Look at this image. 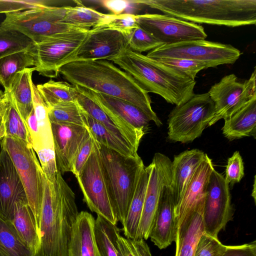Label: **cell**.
Here are the masks:
<instances>
[{
  "mask_svg": "<svg viewBox=\"0 0 256 256\" xmlns=\"http://www.w3.org/2000/svg\"><path fill=\"white\" fill-rule=\"evenodd\" d=\"M59 74L72 85L126 100L141 109L158 126L162 125L148 93L110 61H74L62 66Z\"/></svg>",
  "mask_w": 256,
  "mask_h": 256,
  "instance_id": "cell-1",
  "label": "cell"
},
{
  "mask_svg": "<svg viewBox=\"0 0 256 256\" xmlns=\"http://www.w3.org/2000/svg\"><path fill=\"white\" fill-rule=\"evenodd\" d=\"M43 181L40 244L34 256H68L72 232L79 214L75 194L59 171L54 182L44 174Z\"/></svg>",
  "mask_w": 256,
  "mask_h": 256,
  "instance_id": "cell-2",
  "label": "cell"
},
{
  "mask_svg": "<svg viewBox=\"0 0 256 256\" xmlns=\"http://www.w3.org/2000/svg\"><path fill=\"white\" fill-rule=\"evenodd\" d=\"M140 5L193 23L230 27L254 25L256 0H136Z\"/></svg>",
  "mask_w": 256,
  "mask_h": 256,
  "instance_id": "cell-3",
  "label": "cell"
},
{
  "mask_svg": "<svg viewBox=\"0 0 256 256\" xmlns=\"http://www.w3.org/2000/svg\"><path fill=\"white\" fill-rule=\"evenodd\" d=\"M132 76L147 92L180 106L194 94V79L129 48L110 60Z\"/></svg>",
  "mask_w": 256,
  "mask_h": 256,
  "instance_id": "cell-4",
  "label": "cell"
},
{
  "mask_svg": "<svg viewBox=\"0 0 256 256\" xmlns=\"http://www.w3.org/2000/svg\"><path fill=\"white\" fill-rule=\"evenodd\" d=\"M97 142L114 212L118 220L122 224L145 166L138 155L124 156Z\"/></svg>",
  "mask_w": 256,
  "mask_h": 256,
  "instance_id": "cell-5",
  "label": "cell"
},
{
  "mask_svg": "<svg viewBox=\"0 0 256 256\" xmlns=\"http://www.w3.org/2000/svg\"><path fill=\"white\" fill-rule=\"evenodd\" d=\"M0 146L8 154L17 170L40 236L44 173L36 152L32 146L10 136H5Z\"/></svg>",
  "mask_w": 256,
  "mask_h": 256,
  "instance_id": "cell-6",
  "label": "cell"
},
{
  "mask_svg": "<svg viewBox=\"0 0 256 256\" xmlns=\"http://www.w3.org/2000/svg\"><path fill=\"white\" fill-rule=\"evenodd\" d=\"M214 104L208 92L195 94L187 102L176 106L168 120L167 140L188 143L200 137L214 114Z\"/></svg>",
  "mask_w": 256,
  "mask_h": 256,
  "instance_id": "cell-7",
  "label": "cell"
},
{
  "mask_svg": "<svg viewBox=\"0 0 256 256\" xmlns=\"http://www.w3.org/2000/svg\"><path fill=\"white\" fill-rule=\"evenodd\" d=\"M89 209L114 224L118 222L108 183L94 140L92 151L79 174L76 176Z\"/></svg>",
  "mask_w": 256,
  "mask_h": 256,
  "instance_id": "cell-8",
  "label": "cell"
},
{
  "mask_svg": "<svg viewBox=\"0 0 256 256\" xmlns=\"http://www.w3.org/2000/svg\"><path fill=\"white\" fill-rule=\"evenodd\" d=\"M66 11V6H44L6 14L0 26L18 30L34 43L58 33L83 29L62 22Z\"/></svg>",
  "mask_w": 256,
  "mask_h": 256,
  "instance_id": "cell-9",
  "label": "cell"
},
{
  "mask_svg": "<svg viewBox=\"0 0 256 256\" xmlns=\"http://www.w3.org/2000/svg\"><path fill=\"white\" fill-rule=\"evenodd\" d=\"M240 56V51L230 44L205 40L162 45L150 51L146 55L152 59H189L206 62L210 64L211 68L223 64H232Z\"/></svg>",
  "mask_w": 256,
  "mask_h": 256,
  "instance_id": "cell-10",
  "label": "cell"
},
{
  "mask_svg": "<svg viewBox=\"0 0 256 256\" xmlns=\"http://www.w3.org/2000/svg\"><path fill=\"white\" fill-rule=\"evenodd\" d=\"M90 30L66 31L34 43L32 50L35 70L44 76L56 78L60 68L81 45Z\"/></svg>",
  "mask_w": 256,
  "mask_h": 256,
  "instance_id": "cell-11",
  "label": "cell"
},
{
  "mask_svg": "<svg viewBox=\"0 0 256 256\" xmlns=\"http://www.w3.org/2000/svg\"><path fill=\"white\" fill-rule=\"evenodd\" d=\"M214 104V114L208 126L228 118L256 95V69L248 79L240 81L230 74L212 85L208 92Z\"/></svg>",
  "mask_w": 256,
  "mask_h": 256,
  "instance_id": "cell-12",
  "label": "cell"
},
{
  "mask_svg": "<svg viewBox=\"0 0 256 256\" xmlns=\"http://www.w3.org/2000/svg\"><path fill=\"white\" fill-rule=\"evenodd\" d=\"M234 213L229 184L214 168L206 188L202 214L204 232L218 238L219 232L232 220Z\"/></svg>",
  "mask_w": 256,
  "mask_h": 256,
  "instance_id": "cell-13",
  "label": "cell"
},
{
  "mask_svg": "<svg viewBox=\"0 0 256 256\" xmlns=\"http://www.w3.org/2000/svg\"><path fill=\"white\" fill-rule=\"evenodd\" d=\"M136 21L162 45L205 40L208 36L202 26L166 14H137Z\"/></svg>",
  "mask_w": 256,
  "mask_h": 256,
  "instance_id": "cell-14",
  "label": "cell"
},
{
  "mask_svg": "<svg viewBox=\"0 0 256 256\" xmlns=\"http://www.w3.org/2000/svg\"><path fill=\"white\" fill-rule=\"evenodd\" d=\"M172 161L160 152L154 154L144 204L138 232L134 239L149 238L161 192L164 187L171 184Z\"/></svg>",
  "mask_w": 256,
  "mask_h": 256,
  "instance_id": "cell-15",
  "label": "cell"
},
{
  "mask_svg": "<svg viewBox=\"0 0 256 256\" xmlns=\"http://www.w3.org/2000/svg\"><path fill=\"white\" fill-rule=\"evenodd\" d=\"M128 48V38L122 34L107 28H92L64 65L74 61L110 60Z\"/></svg>",
  "mask_w": 256,
  "mask_h": 256,
  "instance_id": "cell-16",
  "label": "cell"
},
{
  "mask_svg": "<svg viewBox=\"0 0 256 256\" xmlns=\"http://www.w3.org/2000/svg\"><path fill=\"white\" fill-rule=\"evenodd\" d=\"M214 169L206 154L188 184L179 202L174 208L176 231L186 222L198 208L204 202L208 184Z\"/></svg>",
  "mask_w": 256,
  "mask_h": 256,
  "instance_id": "cell-17",
  "label": "cell"
},
{
  "mask_svg": "<svg viewBox=\"0 0 256 256\" xmlns=\"http://www.w3.org/2000/svg\"><path fill=\"white\" fill-rule=\"evenodd\" d=\"M58 170L72 172L75 156L88 132L87 126L68 123H50Z\"/></svg>",
  "mask_w": 256,
  "mask_h": 256,
  "instance_id": "cell-18",
  "label": "cell"
},
{
  "mask_svg": "<svg viewBox=\"0 0 256 256\" xmlns=\"http://www.w3.org/2000/svg\"><path fill=\"white\" fill-rule=\"evenodd\" d=\"M27 200L24 188L14 165L6 150L0 152V216L11 222L16 202Z\"/></svg>",
  "mask_w": 256,
  "mask_h": 256,
  "instance_id": "cell-19",
  "label": "cell"
},
{
  "mask_svg": "<svg viewBox=\"0 0 256 256\" xmlns=\"http://www.w3.org/2000/svg\"><path fill=\"white\" fill-rule=\"evenodd\" d=\"M75 86L78 90L93 100L110 116L126 122L145 134L148 130L151 120L138 106L124 100Z\"/></svg>",
  "mask_w": 256,
  "mask_h": 256,
  "instance_id": "cell-20",
  "label": "cell"
},
{
  "mask_svg": "<svg viewBox=\"0 0 256 256\" xmlns=\"http://www.w3.org/2000/svg\"><path fill=\"white\" fill-rule=\"evenodd\" d=\"M170 184L165 186L162 190L149 236L160 250L174 242L176 234L175 204Z\"/></svg>",
  "mask_w": 256,
  "mask_h": 256,
  "instance_id": "cell-21",
  "label": "cell"
},
{
  "mask_svg": "<svg viewBox=\"0 0 256 256\" xmlns=\"http://www.w3.org/2000/svg\"><path fill=\"white\" fill-rule=\"evenodd\" d=\"M78 92L76 102L83 111L122 141L138 150L140 141L145 133L110 116L93 100Z\"/></svg>",
  "mask_w": 256,
  "mask_h": 256,
  "instance_id": "cell-22",
  "label": "cell"
},
{
  "mask_svg": "<svg viewBox=\"0 0 256 256\" xmlns=\"http://www.w3.org/2000/svg\"><path fill=\"white\" fill-rule=\"evenodd\" d=\"M201 150H186L175 156L171 164L170 186L175 207L180 201L196 170L206 158Z\"/></svg>",
  "mask_w": 256,
  "mask_h": 256,
  "instance_id": "cell-23",
  "label": "cell"
},
{
  "mask_svg": "<svg viewBox=\"0 0 256 256\" xmlns=\"http://www.w3.org/2000/svg\"><path fill=\"white\" fill-rule=\"evenodd\" d=\"M94 222L90 213L79 212L72 232L68 256H102L96 240Z\"/></svg>",
  "mask_w": 256,
  "mask_h": 256,
  "instance_id": "cell-24",
  "label": "cell"
},
{
  "mask_svg": "<svg viewBox=\"0 0 256 256\" xmlns=\"http://www.w3.org/2000/svg\"><path fill=\"white\" fill-rule=\"evenodd\" d=\"M224 120V136L230 140L256 134V95L242 108Z\"/></svg>",
  "mask_w": 256,
  "mask_h": 256,
  "instance_id": "cell-25",
  "label": "cell"
},
{
  "mask_svg": "<svg viewBox=\"0 0 256 256\" xmlns=\"http://www.w3.org/2000/svg\"><path fill=\"white\" fill-rule=\"evenodd\" d=\"M24 244L36 255L40 244V236L32 212L26 200L15 205L13 219L10 222Z\"/></svg>",
  "mask_w": 256,
  "mask_h": 256,
  "instance_id": "cell-26",
  "label": "cell"
},
{
  "mask_svg": "<svg viewBox=\"0 0 256 256\" xmlns=\"http://www.w3.org/2000/svg\"><path fill=\"white\" fill-rule=\"evenodd\" d=\"M34 67L17 73L10 84L8 92L22 118L26 122L34 110L32 74Z\"/></svg>",
  "mask_w": 256,
  "mask_h": 256,
  "instance_id": "cell-27",
  "label": "cell"
},
{
  "mask_svg": "<svg viewBox=\"0 0 256 256\" xmlns=\"http://www.w3.org/2000/svg\"><path fill=\"white\" fill-rule=\"evenodd\" d=\"M204 204L192 214L176 231L174 256H194L198 242L204 233L202 214Z\"/></svg>",
  "mask_w": 256,
  "mask_h": 256,
  "instance_id": "cell-28",
  "label": "cell"
},
{
  "mask_svg": "<svg viewBox=\"0 0 256 256\" xmlns=\"http://www.w3.org/2000/svg\"><path fill=\"white\" fill-rule=\"evenodd\" d=\"M150 170V164L144 166L138 178L132 199L122 224L126 238L132 239L136 238L142 214Z\"/></svg>",
  "mask_w": 256,
  "mask_h": 256,
  "instance_id": "cell-29",
  "label": "cell"
},
{
  "mask_svg": "<svg viewBox=\"0 0 256 256\" xmlns=\"http://www.w3.org/2000/svg\"><path fill=\"white\" fill-rule=\"evenodd\" d=\"M33 105L38 124V136L32 148L34 152L54 150L51 124L48 116V108L43 100L36 86L32 84Z\"/></svg>",
  "mask_w": 256,
  "mask_h": 256,
  "instance_id": "cell-30",
  "label": "cell"
},
{
  "mask_svg": "<svg viewBox=\"0 0 256 256\" xmlns=\"http://www.w3.org/2000/svg\"><path fill=\"white\" fill-rule=\"evenodd\" d=\"M94 234L102 256H124L118 242L120 230L116 225L97 215L94 222Z\"/></svg>",
  "mask_w": 256,
  "mask_h": 256,
  "instance_id": "cell-31",
  "label": "cell"
},
{
  "mask_svg": "<svg viewBox=\"0 0 256 256\" xmlns=\"http://www.w3.org/2000/svg\"><path fill=\"white\" fill-rule=\"evenodd\" d=\"M5 136L18 138L32 146L27 126L17 110L8 92L1 90Z\"/></svg>",
  "mask_w": 256,
  "mask_h": 256,
  "instance_id": "cell-32",
  "label": "cell"
},
{
  "mask_svg": "<svg viewBox=\"0 0 256 256\" xmlns=\"http://www.w3.org/2000/svg\"><path fill=\"white\" fill-rule=\"evenodd\" d=\"M113 14H106L84 6H66L62 22L76 28L90 30L101 27Z\"/></svg>",
  "mask_w": 256,
  "mask_h": 256,
  "instance_id": "cell-33",
  "label": "cell"
},
{
  "mask_svg": "<svg viewBox=\"0 0 256 256\" xmlns=\"http://www.w3.org/2000/svg\"><path fill=\"white\" fill-rule=\"evenodd\" d=\"M32 48L30 50L16 52L0 58V83L4 88V91L8 90L12 80L17 73L34 66L35 58Z\"/></svg>",
  "mask_w": 256,
  "mask_h": 256,
  "instance_id": "cell-34",
  "label": "cell"
},
{
  "mask_svg": "<svg viewBox=\"0 0 256 256\" xmlns=\"http://www.w3.org/2000/svg\"><path fill=\"white\" fill-rule=\"evenodd\" d=\"M84 116L90 132L98 143L124 156H136L138 155V150L118 138L85 112Z\"/></svg>",
  "mask_w": 256,
  "mask_h": 256,
  "instance_id": "cell-35",
  "label": "cell"
},
{
  "mask_svg": "<svg viewBox=\"0 0 256 256\" xmlns=\"http://www.w3.org/2000/svg\"><path fill=\"white\" fill-rule=\"evenodd\" d=\"M36 88L48 108L60 103L76 101L78 94L75 86L64 81L50 80Z\"/></svg>",
  "mask_w": 256,
  "mask_h": 256,
  "instance_id": "cell-36",
  "label": "cell"
},
{
  "mask_svg": "<svg viewBox=\"0 0 256 256\" xmlns=\"http://www.w3.org/2000/svg\"><path fill=\"white\" fill-rule=\"evenodd\" d=\"M0 256H34L22 242L11 223L0 216Z\"/></svg>",
  "mask_w": 256,
  "mask_h": 256,
  "instance_id": "cell-37",
  "label": "cell"
},
{
  "mask_svg": "<svg viewBox=\"0 0 256 256\" xmlns=\"http://www.w3.org/2000/svg\"><path fill=\"white\" fill-rule=\"evenodd\" d=\"M34 42L14 28L0 26V58L16 52L30 50Z\"/></svg>",
  "mask_w": 256,
  "mask_h": 256,
  "instance_id": "cell-38",
  "label": "cell"
},
{
  "mask_svg": "<svg viewBox=\"0 0 256 256\" xmlns=\"http://www.w3.org/2000/svg\"><path fill=\"white\" fill-rule=\"evenodd\" d=\"M50 123H68L87 126L84 112L76 101L59 104L48 108Z\"/></svg>",
  "mask_w": 256,
  "mask_h": 256,
  "instance_id": "cell-39",
  "label": "cell"
},
{
  "mask_svg": "<svg viewBox=\"0 0 256 256\" xmlns=\"http://www.w3.org/2000/svg\"><path fill=\"white\" fill-rule=\"evenodd\" d=\"M152 60L194 80L200 71L211 68L206 62L186 58H158Z\"/></svg>",
  "mask_w": 256,
  "mask_h": 256,
  "instance_id": "cell-40",
  "label": "cell"
},
{
  "mask_svg": "<svg viewBox=\"0 0 256 256\" xmlns=\"http://www.w3.org/2000/svg\"><path fill=\"white\" fill-rule=\"evenodd\" d=\"M128 48L132 50L141 53L152 50L162 44L154 36L139 26L128 36Z\"/></svg>",
  "mask_w": 256,
  "mask_h": 256,
  "instance_id": "cell-41",
  "label": "cell"
},
{
  "mask_svg": "<svg viewBox=\"0 0 256 256\" xmlns=\"http://www.w3.org/2000/svg\"><path fill=\"white\" fill-rule=\"evenodd\" d=\"M136 15L131 14H122L113 16L101 27L120 32L128 36L138 27Z\"/></svg>",
  "mask_w": 256,
  "mask_h": 256,
  "instance_id": "cell-42",
  "label": "cell"
},
{
  "mask_svg": "<svg viewBox=\"0 0 256 256\" xmlns=\"http://www.w3.org/2000/svg\"><path fill=\"white\" fill-rule=\"evenodd\" d=\"M118 242L121 246L124 256H152L149 246L143 238L132 239L120 234Z\"/></svg>",
  "mask_w": 256,
  "mask_h": 256,
  "instance_id": "cell-43",
  "label": "cell"
},
{
  "mask_svg": "<svg viewBox=\"0 0 256 256\" xmlns=\"http://www.w3.org/2000/svg\"><path fill=\"white\" fill-rule=\"evenodd\" d=\"M94 144V140L88 129V132L75 156L72 172L78 176L90 156Z\"/></svg>",
  "mask_w": 256,
  "mask_h": 256,
  "instance_id": "cell-44",
  "label": "cell"
},
{
  "mask_svg": "<svg viewBox=\"0 0 256 256\" xmlns=\"http://www.w3.org/2000/svg\"><path fill=\"white\" fill-rule=\"evenodd\" d=\"M242 158L238 151L235 152L227 162L224 178L228 184L239 182L244 176Z\"/></svg>",
  "mask_w": 256,
  "mask_h": 256,
  "instance_id": "cell-45",
  "label": "cell"
},
{
  "mask_svg": "<svg viewBox=\"0 0 256 256\" xmlns=\"http://www.w3.org/2000/svg\"><path fill=\"white\" fill-rule=\"evenodd\" d=\"M222 244L218 238L204 232L198 242L194 256H217Z\"/></svg>",
  "mask_w": 256,
  "mask_h": 256,
  "instance_id": "cell-46",
  "label": "cell"
},
{
  "mask_svg": "<svg viewBox=\"0 0 256 256\" xmlns=\"http://www.w3.org/2000/svg\"><path fill=\"white\" fill-rule=\"evenodd\" d=\"M48 6L42 1L0 0V13L10 14Z\"/></svg>",
  "mask_w": 256,
  "mask_h": 256,
  "instance_id": "cell-47",
  "label": "cell"
},
{
  "mask_svg": "<svg viewBox=\"0 0 256 256\" xmlns=\"http://www.w3.org/2000/svg\"><path fill=\"white\" fill-rule=\"evenodd\" d=\"M217 256H256V242L238 246L222 244Z\"/></svg>",
  "mask_w": 256,
  "mask_h": 256,
  "instance_id": "cell-48",
  "label": "cell"
},
{
  "mask_svg": "<svg viewBox=\"0 0 256 256\" xmlns=\"http://www.w3.org/2000/svg\"><path fill=\"white\" fill-rule=\"evenodd\" d=\"M100 2L104 7L114 15L122 14L133 3L132 0H103Z\"/></svg>",
  "mask_w": 256,
  "mask_h": 256,
  "instance_id": "cell-49",
  "label": "cell"
},
{
  "mask_svg": "<svg viewBox=\"0 0 256 256\" xmlns=\"http://www.w3.org/2000/svg\"><path fill=\"white\" fill-rule=\"evenodd\" d=\"M5 136V132L4 125L3 108L1 90H0V138L3 139Z\"/></svg>",
  "mask_w": 256,
  "mask_h": 256,
  "instance_id": "cell-50",
  "label": "cell"
},
{
  "mask_svg": "<svg viewBox=\"0 0 256 256\" xmlns=\"http://www.w3.org/2000/svg\"><path fill=\"white\" fill-rule=\"evenodd\" d=\"M256 176H254V182L253 184V189L252 192V196L254 198V202H256Z\"/></svg>",
  "mask_w": 256,
  "mask_h": 256,
  "instance_id": "cell-51",
  "label": "cell"
},
{
  "mask_svg": "<svg viewBox=\"0 0 256 256\" xmlns=\"http://www.w3.org/2000/svg\"><path fill=\"white\" fill-rule=\"evenodd\" d=\"M2 140V139L0 138V144H1Z\"/></svg>",
  "mask_w": 256,
  "mask_h": 256,
  "instance_id": "cell-52",
  "label": "cell"
}]
</instances>
